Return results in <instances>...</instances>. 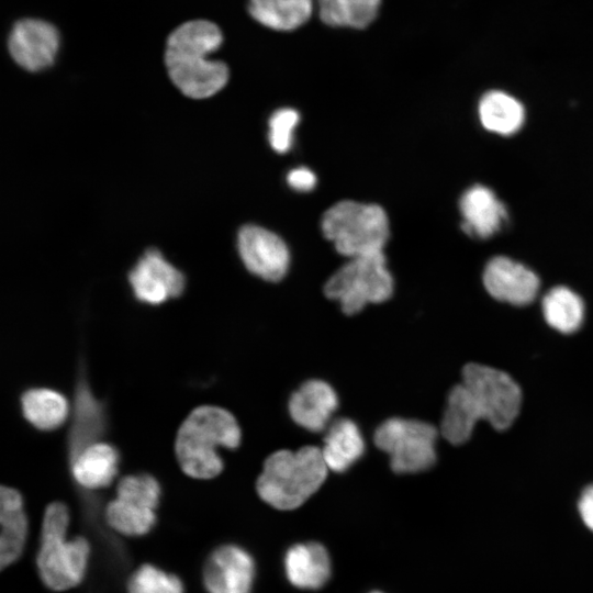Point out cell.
Listing matches in <instances>:
<instances>
[{"mask_svg":"<svg viewBox=\"0 0 593 593\" xmlns=\"http://www.w3.org/2000/svg\"><path fill=\"white\" fill-rule=\"evenodd\" d=\"M223 41L221 30L206 20L179 25L167 40L165 61L171 81L187 97L209 98L228 80L226 64L208 59Z\"/></svg>","mask_w":593,"mask_h":593,"instance_id":"6da1fadb","label":"cell"},{"mask_svg":"<svg viewBox=\"0 0 593 593\" xmlns=\"http://www.w3.org/2000/svg\"><path fill=\"white\" fill-rule=\"evenodd\" d=\"M242 438L235 416L214 405L194 409L180 425L175 452L181 470L193 479H213L224 467L219 448L235 449Z\"/></svg>","mask_w":593,"mask_h":593,"instance_id":"7a4b0ae2","label":"cell"},{"mask_svg":"<svg viewBox=\"0 0 593 593\" xmlns=\"http://www.w3.org/2000/svg\"><path fill=\"white\" fill-rule=\"evenodd\" d=\"M70 512L59 501L49 503L43 514L36 569L43 584L64 592L86 578L91 547L83 536L68 538Z\"/></svg>","mask_w":593,"mask_h":593,"instance_id":"3957f363","label":"cell"},{"mask_svg":"<svg viewBox=\"0 0 593 593\" xmlns=\"http://www.w3.org/2000/svg\"><path fill=\"white\" fill-rule=\"evenodd\" d=\"M327 472L320 447L278 450L265 460L256 491L265 503L277 510H295L322 486Z\"/></svg>","mask_w":593,"mask_h":593,"instance_id":"277c9868","label":"cell"},{"mask_svg":"<svg viewBox=\"0 0 593 593\" xmlns=\"http://www.w3.org/2000/svg\"><path fill=\"white\" fill-rule=\"evenodd\" d=\"M324 236L346 257L382 253L389 237V222L378 204L340 201L322 217Z\"/></svg>","mask_w":593,"mask_h":593,"instance_id":"5b68a950","label":"cell"},{"mask_svg":"<svg viewBox=\"0 0 593 593\" xmlns=\"http://www.w3.org/2000/svg\"><path fill=\"white\" fill-rule=\"evenodd\" d=\"M393 288L382 251L351 258L326 281L324 292L339 303L345 314L354 315L369 303L389 300Z\"/></svg>","mask_w":593,"mask_h":593,"instance_id":"8992f818","label":"cell"},{"mask_svg":"<svg viewBox=\"0 0 593 593\" xmlns=\"http://www.w3.org/2000/svg\"><path fill=\"white\" fill-rule=\"evenodd\" d=\"M437 428L424 421L392 417L381 423L374 434V445L390 456L395 473H417L436 462Z\"/></svg>","mask_w":593,"mask_h":593,"instance_id":"52a82bcc","label":"cell"},{"mask_svg":"<svg viewBox=\"0 0 593 593\" xmlns=\"http://www.w3.org/2000/svg\"><path fill=\"white\" fill-rule=\"evenodd\" d=\"M461 378L482 419L496 430L512 426L521 410L522 390L508 373L471 362L463 367Z\"/></svg>","mask_w":593,"mask_h":593,"instance_id":"ba28073f","label":"cell"},{"mask_svg":"<svg viewBox=\"0 0 593 593\" xmlns=\"http://www.w3.org/2000/svg\"><path fill=\"white\" fill-rule=\"evenodd\" d=\"M128 282L135 299L149 305L178 298L186 288L184 275L155 248L146 250L133 266Z\"/></svg>","mask_w":593,"mask_h":593,"instance_id":"9c48e42d","label":"cell"},{"mask_svg":"<svg viewBox=\"0 0 593 593\" xmlns=\"http://www.w3.org/2000/svg\"><path fill=\"white\" fill-rule=\"evenodd\" d=\"M237 246L242 261L255 276L277 282L287 275L289 249L275 233L257 225H245L238 233Z\"/></svg>","mask_w":593,"mask_h":593,"instance_id":"30bf717a","label":"cell"},{"mask_svg":"<svg viewBox=\"0 0 593 593\" xmlns=\"http://www.w3.org/2000/svg\"><path fill=\"white\" fill-rule=\"evenodd\" d=\"M255 570L247 550L233 544L222 545L203 563V586L208 593H250Z\"/></svg>","mask_w":593,"mask_h":593,"instance_id":"8fae6325","label":"cell"},{"mask_svg":"<svg viewBox=\"0 0 593 593\" xmlns=\"http://www.w3.org/2000/svg\"><path fill=\"white\" fill-rule=\"evenodd\" d=\"M70 427L67 438L68 460L86 447L100 441L108 428V414L103 401L97 399L80 366L76 382Z\"/></svg>","mask_w":593,"mask_h":593,"instance_id":"7c38bea8","label":"cell"},{"mask_svg":"<svg viewBox=\"0 0 593 593\" xmlns=\"http://www.w3.org/2000/svg\"><path fill=\"white\" fill-rule=\"evenodd\" d=\"M59 47V34L54 25L38 19L18 21L9 36V51L18 65L29 71L51 66Z\"/></svg>","mask_w":593,"mask_h":593,"instance_id":"4fadbf2b","label":"cell"},{"mask_svg":"<svg viewBox=\"0 0 593 593\" xmlns=\"http://www.w3.org/2000/svg\"><path fill=\"white\" fill-rule=\"evenodd\" d=\"M483 283L492 298L517 306L532 303L540 286L534 271L503 256L494 257L486 264Z\"/></svg>","mask_w":593,"mask_h":593,"instance_id":"5bb4252c","label":"cell"},{"mask_svg":"<svg viewBox=\"0 0 593 593\" xmlns=\"http://www.w3.org/2000/svg\"><path fill=\"white\" fill-rule=\"evenodd\" d=\"M338 395L324 380L311 379L303 382L290 396L288 411L300 427L320 433L327 429L338 409Z\"/></svg>","mask_w":593,"mask_h":593,"instance_id":"9a60e30c","label":"cell"},{"mask_svg":"<svg viewBox=\"0 0 593 593\" xmlns=\"http://www.w3.org/2000/svg\"><path fill=\"white\" fill-rule=\"evenodd\" d=\"M462 230L472 237L488 238L507 220L504 204L484 186L469 188L460 199Z\"/></svg>","mask_w":593,"mask_h":593,"instance_id":"2e32d148","label":"cell"},{"mask_svg":"<svg viewBox=\"0 0 593 593\" xmlns=\"http://www.w3.org/2000/svg\"><path fill=\"white\" fill-rule=\"evenodd\" d=\"M0 567L16 562L25 548L29 521L21 493L11 486L0 489Z\"/></svg>","mask_w":593,"mask_h":593,"instance_id":"e0dca14e","label":"cell"},{"mask_svg":"<svg viewBox=\"0 0 593 593\" xmlns=\"http://www.w3.org/2000/svg\"><path fill=\"white\" fill-rule=\"evenodd\" d=\"M72 480L86 490L109 486L119 471L120 454L105 441H97L68 460Z\"/></svg>","mask_w":593,"mask_h":593,"instance_id":"ac0fdd59","label":"cell"},{"mask_svg":"<svg viewBox=\"0 0 593 593\" xmlns=\"http://www.w3.org/2000/svg\"><path fill=\"white\" fill-rule=\"evenodd\" d=\"M284 572L288 581L298 589H320L331 577L329 555L318 542L293 545L284 556Z\"/></svg>","mask_w":593,"mask_h":593,"instance_id":"d6986e66","label":"cell"},{"mask_svg":"<svg viewBox=\"0 0 593 593\" xmlns=\"http://www.w3.org/2000/svg\"><path fill=\"white\" fill-rule=\"evenodd\" d=\"M322 455L328 470L345 472L365 454L366 441L359 426L350 418H338L329 424L324 437Z\"/></svg>","mask_w":593,"mask_h":593,"instance_id":"ffe728a7","label":"cell"},{"mask_svg":"<svg viewBox=\"0 0 593 593\" xmlns=\"http://www.w3.org/2000/svg\"><path fill=\"white\" fill-rule=\"evenodd\" d=\"M482 419L469 390L460 382L448 394L440 434L452 445L465 444L472 435L475 424Z\"/></svg>","mask_w":593,"mask_h":593,"instance_id":"44dd1931","label":"cell"},{"mask_svg":"<svg viewBox=\"0 0 593 593\" xmlns=\"http://www.w3.org/2000/svg\"><path fill=\"white\" fill-rule=\"evenodd\" d=\"M20 403L24 418L41 430L58 428L70 413L65 395L47 388H32L24 391Z\"/></svg>","mask_w":593,"mask_h":593,"instance_id":"7402d4cb","label":"cell"},{"mask_svg":"<svg viewBox=\"0 0 593 593\" xmlns=\"http://www.w3.org/2000/svg\"><path fill=\"white\" fill-rule=\"evenodd\" d=\"M314 0H248V12L261 25L275 31H293L311 18Z\"/></svg>","mask_w":593,"mask_h":593,"instance_id":"603a6c76","label":"cell"},{"mask_svg":"<svg viewBox=\"0 0 593 593\" xmlns=\"http://www.w3.org/2000/svg\"><path fill=\"white\" fill-rule=\"evenodd\" d=\"M479 116L488 131L511 135L523 125L525 112L521 102L510 94L502 91H489L480 100Z\"/></svg>","mask_w":593,"mask_h":593,"instance_id":"cb8c5ba5","label":"cell"},{"mask_svg":"<svg viewBox=\"0 0 593 593\" xmlns=\"http://www.w3.org/2000/svg\"><path fill=\"white\" fill-rule=\"evenodd\" d=\"M546 322L562 334L578 331L584 318V303L571 289L559 286L550 289L541 302Z\"/></svg>","mask_w":593,"mask_h":593,"instance_id":"d4e9b609","label":"cell"},{"mask_svg":"<svg viewBox=\"0 0 593 593\" xmlns=\"http://www.w3.org/2000/svg\"><path fill=\"white\" fill-rule=\"evenodd\" d=\"M381 0H317L321 21L332 27L365 29L378 16Z\"/></svg>","mask_w":593,"mask_h":593,"instance_id":"484cf974","label":"cell"},{"mask_svg":"<svg viewBox=\"0 0 593 593\" xmlns=\"http://www.w3.org/2000/svg\"><path fill=\"white\" fill-rule=\"evenodd\" d=\"M104 519L112 530L122 536L141 537L155 527L157 511L115 497L107 504Z\"/></svg>","mask_w":593,"mask_h":593,"instance_id":"4316f807","label":"cell"},{"mask_svg":"<svg viewBox=\"0 0 593 593\" xmlns=\"http://www.w3.org/2000/svg\"><path fill=\"white\" fill-rule=\"evenodd\" d=\"M127 593H184L181 579L152 563L136 568L126 583Z\"/></svg>","mask_w":593,"mask_h":593,"instance_id":"83f0119b","label":"cell"},{"mask_svg":"<svg viewBox=\"0 0 593 593\" xmlns=\"http://www.w3.org/2000/svg\"><path fill=\"white\" fill-rule=\"evenodd\" d=\"M160 496V484L149 473L125 475L116 485L115 497L150 510L157 511Z\"/></svg>","mask_w":593,"mask_h":593,"instance_id":"f1b7e54d","label":"cell"},{"mask_svg":"<svg viewBox=\"0 0 593 593\" xmlns=\"http://www.w3.org/2000/svg\"><path fill=\"white\" fill-rule=\"evenodd\" d=\"M299 121L298 111L290 108L279 109L271 115L268 138L277 153L283 154L291 148L293 131Z\"/></svg>","mask_w":593,"mask_h":593,"instance_id":"f546056e","label":"cell"},{"mask_svg":"<svg viewBox=\"0 0 593 593\" xmlns=\"http://www.w3.org/2000/svg\"><path fill=\"white\" fill-rule=\"evenodd\" d=\"M287 181L294 190L310 191L316 184V176L309 168L299 167L288 174Z\"/></svg>","mask_w":593,"mask_h":593,"instance_id":"4dcf8cb0","label":"cell"},{"mask_svg":"<svg viewBox=\"0 0 593 593\" xmlns=\"http://www.w3.org/2000/svg\"><path fill=\"white\" fill-rule=\"evenodd\" d=\"M578 510L583 524L593 532V484L588 485L582 491Z\"/></svg>","mask_w":593,"mask_h":593,"instance_id":"1f68e13d","label":"cell"},{"mask_svg":"<svg viewBox=\"0 0 593 593\" xmlns=\"http://www.w3.org/2000/svg\"><path fill=\"white\" fill-rule=\"evenodd\" d=\"M372 593H381V592H372Z\"/></svg>","mask_w":593,"mask_h":593,"instance_id":"d6a6232c","label":"cell"}]
</instances>
